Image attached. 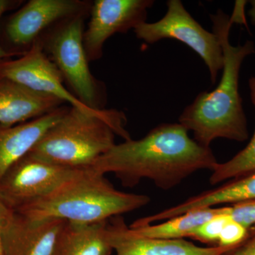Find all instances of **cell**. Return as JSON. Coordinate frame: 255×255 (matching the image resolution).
<instances>
[{
  "instance_id": "obj_1",
  "label": "cell",
  "mask_w": 255,
  "mask_h": 255,
  "mask_svg": "<svg viewBox=\"0 0 255 255\" xmlns=\"http://www.w3.org/2000/svg\"><path fill=\"white\" fill-rule=\"evenodd\" d=\"M218 163L211 147L191 138L180 124L163 123L142 138L116 144L90 168L114 173L124 187H133L147 179L168 190L197 171L214 170Z\"/></svg>"
},
{
  "instance_id": "obj_2",
  "label": "cell",
  "mask_w": 255,
  "mask_h": 255,
  "mask_svg": "<svg viewBox=\"0 0 255 255\" xmlns=\"http://www.w3.org/2000/svg\"><path fill=\"white\" fill-rule=\"evenodd\" d=\"M210 18L213 32L219 37L223 48L222 77L215 90L199 93L179 118V124L193 132L194 140L207 147L217 138L238 142L248 140V122L239 91L240 73L244 60L255 53L253 41L238 46L231 44L233 23L222 10L210 15Z\"/></svg>"
},
{
  "instance_id": "obj_3",
  "label": "cell",
  "mask_w": 255,
  "mask_h": 255,
  "mask_svg": "<svg viewBox=\"0 0 255 255\" xmlns=\"http://www.w3.org/2000/svg\"><path fill=\"white\" fill-rule=\"evenodd\" d=\"M127 122L122 111H87L70 106L28 154L68 168H90L116 145V135L131 138L126 130Z\"/></svg>"
},
{
  "instance_id": "obj_4",
  "label": "cell",
  "mask_w": 255,
  "mask_h": 255,
  "mask_svg": "<svg viewBox=\"0 0 255 255\" xmlns=\"http://www.w3.org/2000/svg\"><path fill=\"white\" fill-rule=\"evenodd\" d=\"M148 196L117 190L105 174L84 169L53 192L17 210L30 219L98 223L140 209Z\"/></svg>"
},
{
  "instance_id": "obj_5",
  "label": "cell",
  "mask_w": 255,
  "mask_h": 255,
  "mask_svg": "<svg viewBox=\"0 0 255 255\" xmlns=\"http://www.w3.org/2000/svg\"><path fill=\"white\" fill-rule=\"evenodd\" d=\"M89 16H75L64 21L39 43L70 92L89 108L102 110L107 102V87L92 73L83 46L85 21Z\"/></svg>"
},
{
  "instance_id": "obj_6",
  "label": "cell",
  "mask_w": 255,
  "mask_h": 255,
  "mask_svg": "<svg viewBox=\"0 0 255 255\" xmlns=\"http://www.w3.org/2000/svg\"><path fill=\"white\" fill-rule=\"evenodd\" d=\"M167 6V12L159 21H145L133 30L137 38L147 44L167 38L182 42L200 56L209 70L211 84L214 85L224 60L219 37L197 22L179 0H169Z\"/></svg>"
},
{
  "instance_id": "obj_7",
  "label": "cell",
  "mask_w": 255,
  "mask_h": 255,
  "mask_svg": "<svg viewBox=\"0 0 255 255\" xmlns=\"http://www.w3.org/2000/svg\"><path fill=\"white\" fill-rule=\"evenodd\" d=\"M92 4L87 0H30L8 20L5 34L21 56L60 23L90 16Z\"/></svg>"
},
{
  "instance_id": "obj_8",
  "label": "cell",
  "mask_w": 255,
  "mask_h": 255,
  "mask_svg": "<svg viewBox=\"0 0 255 255\" xmlns=\"http://www.w3.org/2000/svg\"><path fill=\"white\" fill-rule=\"evenodd\" d=\"M80 170L49 163L27 154L0 181V199L9 209L17 210L48 195Z\"/></svg>"
},
{
  "instance_id": "obj_9",
  "label": "cell",
  "mask_w": 255,
  "mask_h": 255,
  "mask_svg": "<svg viewBox=\"0 0 255 255\" xmlns=\"http://www.w3.org/2000/svg\"><path fill=\"white\" fill-rule=\"evenodd\" d=\"M152 0H95L90 21L83 34V46L89 62L103 56L106 41L117 33H125L147 19Z\"/></svg>"
},
{
  "instance_id": "obj_10",
  "label": "cell",
  "mask_w": 255,
  "mask_h": 255,
  "mask_svg": "<svg viewBox=\"0 0 255 255\" xmlns=\"http://www.w3.org/2000/svg\"><path fill=\"white\" fill-rule=\"evenodd\" d=\"M0 78L17 82L33 91L53 96L71 107L94 110L83 105L65 86L59 70L40 43H36L18 59L0 60Z\"/></svg>"
},
{
  "instance_id": "obj_11",
  "label": "cell",
  "mask_w": 255,
  "mask_h": 255,
  "mask_svg": "<svg viewBox=\"0 0 255 255\" xmlns=\"http://www.w3.org/2000/svg\"><path fill=\"white\" fill-rule=\"evenodd\" d=\"M65 222L61 219H30L7 206L2 226L5 255H51Z\"/></svg>"
},
{
  "instance_id": "obj_12",
  "label": "cell",
  "mask_w": 255,
  "mask_h": 255,
  "mask_svg": "<svg viewBox=\"0 0 255 255\" xmlns=\"http://www.w3.org/2000/svg\"><path fill=\"white\" fill-rule=\"evenodd\" d=\"M110 241L116 255H223L231 250L223 247L201 248L179 240L155 239L139 236L127 226L122 216L109 223Z\"/></svg>"
},
{
  "instance_id": "obj_13",
  "label": "cell",
  "mask_w": 255,
  "mask_h": 255,
  "mask_svg": "<svg viewBox=\"0 0 255 255\" xmlns=\"http://www.w3.org/2000/svg\"><path fill=\"white\" fill-rule=\"evenodd\" d=\"M63 101L33 91L17 82L0 78V125L13 127L53 112Z\"/></svg>"
},
{
  "instance_id": "obj_14",
  "label": "cell",
  "mask_w": 255,
  "mask_h": 255,
  "mask_svg": "<svg viewBox=\"0 0 255 255\" xmlns=\"http://www.w3.org/2000/svg\"><path fill=\"white\" fill-rule=\"evenodd\" d=\"M70 106L63 105L26 123L0 125V181L16 162L27 155L47 130L58 123Z\"/></svg>"
},
{
  "instance_id": "obj_15",
  "label": "cell",
  "mask_w": 255,
  "mask_h": 255,
  "mask_svg": "<svg viewBox=\"0 0 255 255\" xmlns=\"http://www.w3.org/2000/svg\"><path fill=\"white\" fill-rule=\"evenodd\" d=\"M255 200V172L232 179L227 184L189 198L187 201L135 221L137 226L166 221L193 210L214 207L223 204H237Z\"/></svg>"
},
{
  "instance_id": "obj_16",
  "label": "cell",
  "mask_w": 255,
  "mask_h": 255,
  "mask_svg": "<svg viewBox=\"0 0 255 255\" xmlns=\"http://www.w3.org/2000/svg\"><path fill=\"white\" fill-rule=\"evenodd\" d=\"M109 221L85 223L66 221L50 255H111Z\"/></svg>"
},
{
  "instance_id": "obj_17",
  "label": "cell",
  "mask_w": 255,
  "mask_h": 255,
  "mask_svg": "<svg viewBox=\"0 0 255 255\" xmlns=\"http://www.w3.org/2000/svg\"><path fill=\"white\" fill-rule=\"evenodd\" d=\"M223 207H211L193 210L164 223L130 228L134 233L144 237L162 240H179L191 237L201 225L223 212Z\"/></svg>"
},
{
  "instance_id": "obj_18",
  "label": "cell",
  "mask_w": 255,
  "mask_h": 255,
  "mask_svg": "<svg viewBox=\"0 0 255 255\" xmlns=\"http://www.w3.org/2000/svg\"><path fill=\"white\" fill-rule=\"evenodd\" d=\"M248 85L255 113V77H251L249 79ZM253 172H255V127L254 133L248 145L227 162L223 163L219 162L212 171L209 182L212 185H214Z\"/></svg>"
},
{
  "instance_id": "obj_19",
  "label": "cell",
  "mask_w": 255,
  "mask_h": 255,
  "mask_svg": "<svg viewBox=\"0 0 255 255\" xmlns=\"http://www.w3.org/2000/svg\"><path fill=\"white\" fill-rule=\"evenodd\" d=\"M230 219L231 218L226 214L225 207H223V211L221 214L217 215L196 228L191 235L190 238L202 243H218L221 231Z\"/></svg>"
},
{
  "instance_id": "obj_20",
  "label": "cell",
  "mask_w": 255,
  "mask_h": 255,
  "mask_svg": "<svg viewBox=\"0 0 255 255\" xmlns=\"http://www.w3.org/2000/svg\"><path fill=\"white\" fill-rule=\"evenodd\" d=\"M250 233L251 229H248L241 223L230 219L221 231L218 246L228 248L233 251L248 239Z\"/></svg>"
},
{
  "instance_id": "obj_21",
  "label": "cell",
  "mask_w": 255,
  "mask_h": 255,
  "mask_svg": "<svg viewBox=\"0 0 255 255\" xmlns=\"http://www.w3.org/2000/svg\"><path fill=\"white\" fill-rule=\"evenodd\" d=\"M225 211L231 219L248 229L255 227V200L225 206Z\"/></svg>"
},
{
  "instance_id": "obj_22",
  "label": "cell",
  "mask_w": 255,
  "mask_h": 255,
  "mask_svg": "<svg viewBox=\"0 0 255 255\" xmlns=\"http://www.w3.org/2000/svg\"><path fill=\"white\" fill-rule=\"evenodd\" d=\"M223 255H255V227L251 228L249 237L243 244Z\"/></svg>"
},
{
  "instance_id": "obj_23",
  "label": "cell",
  "mask_w": 255,
  "mask_h": 255,
  "mask_svg": "<svg viewBox=\"0 0 255 255\" xmlns=\"http://www.w3.org/2000/svg\"><path fill=\"white\" fill-rule=\"evenodd\" d=\"M247 4V1H236L235 4L233 14L230 16V20L233 25L234 23L243 24L248 27V23L246 17L245 9Z\"/></svg>"
},
{
  "instance_id": "obj_24",
  "label": "cell",
  "mask_w": 255,
  "mask_h": 255,
  "mask_svg": "<svg viewBox=\"0 0 255 255\" xmlns=\"http://www.w3.org/2000/svg\"><path fill=\"white\" fill-rule=\"evenodd\" d=\"M19 4L18 1H10V0H0V19H1V16L4 14L8 10L11 9V8L14 7ZM13 54L10 53L7 50H5L2 46L0 45V60L6 59L10 57L13 56Z\"/></svg>"
},
{
  "instance_id": "obj_25",
  "label": "cell",
  "mask_w": 255,
  "mask_h": 255,
  "mask_svg": "<svg viewBox=\"0 0 255 255\" xmlns=\"http://www.w3.org/2000/svg\"><path fill=\"white\" fill-rule=\"evenodd\" d=\"M6 206L0 199V255H5L4 241H3L2 226L3 219L6 209Z\"/></svg>"
},
{
  "instance_id": "obj_26",
  "label": "cell",
  "mask_w": 255,
  "mask_h": 255,
  "mask_svg": "<svg viewBox=\"0 0 255 255\" xmlns=\"http://www.w3.org/2000/svg\"><path fill=\"white\" fill-rule=\"evenodd\" d=\"M250 4L251 5V7L248 11V15L251 18V23L255 25V0L250 1Z\"/></svg>"
}]
</instances>
